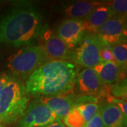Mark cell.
<instances>
[{
	"label": "cell",
	"instance_id": "cell-1",
	"mask_svg": "<svg viewBox=\"0 0 127 127\" xmlns=\"http://www.w3.org/2000/svg\"><path fill=\"white\" fill-rule=\"evenodd\" d=\"M78 74L72 62L50 60L28 78L25 87L28 95L35 97L66 94L73 91Z\"/></svg>",
	"mask_w": 127,
	"mask_h": 127
},
{
	"label": "cell",
	"instance_id": "cell-2",
	"mask_svg": "<svg viewBox=\"0 0 127 127\" xmlns=\"http://www.w3.org/2000/svg\"><path fill=\"white\" fill-rule=\"evenodd\" d=\"M42 27L40 11L32 6L16 7L0 21V43L16 47L30 45Z\"/></svg>",
	"mask_w": 127,
	"mask_h": 127
},
{
	"label": "cell",
	"instance_id": "cell-3",
	"mask_svg": "<svg viewBox=\"0 0 127 127\" xmlns=\"http://www.w3.org/2000/svg\"><path fill=\"white\" fill-rule=\"evenodd\" d=\"M29 102V95L21 78L11 76L0 97V122L12 124L25 113Z\"/></svg>",
	"mask_w": 127,
	"mask_h": 127
},
{
	"label": "cell",
	"instance_id": "cell-4",
	"mask_svg": "<svg viewBox=\"0 0 127 127\" xmlns=\"http://www.w3.org/2000/svg\"><path fill=\"white\" fill-rule=\"evenodd\" d=\"M48 61L41 45L27 46L9 57L7 67L14 77L26 78Z\"/></svg>",
	"mask_w": 127,
	"mask_h": 127
},
{
	"label": "cell",
	"instance_id": "cell-5",
	"mask_svg": "<svg viewBox=\"0 0 127 127\" xmlns=\"http://www.w3.org/2000/svg\"><path fill=\"white\" fill-rule=\"evenodd\" d=\"M104 45L96 34H87L81 42L72 50L70 59L76 65L94 68L101 62L100 52Z\"/></svg>",
	"mask_w": 127,
	"mask_h": 127
},
{
	"label": "cell",
	"instance_id": "cell-6",
	"mask_svg": "<svg viewBox=\"0 0 127 127\" xmlns=\"http://www.w3.org/2000/svg\"><path fill=\"white\" fill-rule=\"evenodd\" d=\"M58 117L40 99L32 101L18 120L16 127H42L54 122Z\"/></svg>",
	"mask_w": 127,
	"mask_h": 127
},
{
	"label": "cell",
	"instance_id": "cell-7",
	"mask_svg": "<svg viewBox=\"0 0 127 127\" xmlns=\"http://www.w3.org/2000/svg\"><path fill=\"white\" fill-rule=\"evenodd\" d=\"M39 36L42 40L41 45L43 47L49 59L62 61L70 59L72 50L68 48L55 32L43 26Z\"/></svg>",
	"mask_w": 127,
	"mask_h": 127
},
{
	"label": "cell",
	"instance_id": "cell-8",
	"mask_svg": "<svg viewBox=\"0 0 127 127\" xmlns=\"http://www.w3.org/2000/svg\"><path fill=\"white\" fill-rule=\"evenodd\" d=\"M55 33L71 50L76 47L87 35L83 20L72 18L62 21Z\"/></svg>",
	"mask_w": 127,
	"mask_h": 127
},
{
	"label": "cell",
	"instance_id": "cell-9",
	"mask_svg": "<svg viewBox=\"0 0 127 127\" xmlns=\"http://www.w3.org/2000/svg\"><path fill=\"white\" fill-rule=\"evenodd\" d=\"M95 34L99 37L103 42L109 45L126 42L127 18H111L100 26Z\"/></svg>",
	"mask_w": 127,
	"mask_h": 127
},
{
	"label": "cell",
	"instance_id": "cell-10",
	"mask_svg": "<svg viewBox=\"0 0 127 127\" xmlns=\"http://www.w3.org/2000/svg\"><path fill=\"white\" fill-rule=\"evenodd\" d=\"M103 85L93 68H86L78 73L74 86L75 93L79 96H100Z\"/></svg>",
	"mask_w": 127,
	"mask_h": 127
},
{
	"label": "cell",
	"instance_id": "cell-11",
	"mask_svg": "<svg viewBox=\"0 0 127 127\" xmlns=\"http://www.w3.org/2000/svg\"><path fill=\"white\" fill-rule=\"evenodd\" d=\"M39 99L61 120L68 114L73 107L76 97L75 94L69 93L54 96H42Z\"/></svg>",
	"mask_w": 127,
	"mask_h": 127
},
{
	"label": "cell",
	"instance_id": "cell-12",
	"mask_svg": "<svg viewBox=\"0 0 127 127\" xmlns=\"http://www.w3.org/2000/svg\"><path fill=\"white\" fill-rule=\"evenodd\" d=\"M99 112L104 127H124L127 119L117 105L103 101L99 104Z\"/></svg>",
	"mask_w": 127,
	"mask_h": 127
},
{
	"label": "cell",
	"instance_id": "cell-13",
	"mask_svg": "<svg viewBox=\"0 0 127 127\" xmlns=\"http://www.w3.org/2000/svg\"><path fill=\"white\" fill-rule=\"evenodd\" d=\"M101 83L104 86L114 85L124 78V72L115 62H100L94 68Z\"/></svg>",
	"mask_w": 127,
	"mask_h": 127
},
{
	"label": "cell",
	"instance_id": "cell-14",
	"mask_svg": "<svg viewBox=\"0 0 127 127\" xmlns=\"http://www.w3.org/2000/svg\"><path fill=\"white\" fill-rule=\"evenodd\" d=\"M108 2L109 1L105 4L97 7L83 20L87 34H95L100 26L113 17V13L108 6Z\"/></svg>",
	"mask_w": 127,
	"mask_h": 127
},
{
	"label": "cell",
	"instance_id": "cell-15",
	"mask_svg": "<svg viewBox=\"0 0 127 127\" xmlns=\"http://www.w3.org/2000/svg\"><path fill=\"white\" fill-rule=\"evenodd\" d=\"M107 1H78L66 5L63 12L72 19L83 20L97 7L105 4Z\"/></svg>",
	"mask_w": 127,
	"mask_h": 127
},
{
	"label": "cell",
	"instance_id": "cell-16",
	"mask_svg": "<svg viewBox=\"0 0 127 127\" xmlns=\"http://www.w3.org/2000/svg\"><path fill=\"white\" fill-rule=\"evenodd\" d=\"M73 106L77 107L86 122H88L99 112V99L94 96H79L76 97Z\"/></svg>",
	"mask_w": 127,
	"mask_h": 127
},
{
	"label": "cell",
	"instance_id": "cell-17",
	"mask_svg": "<svg viewBox=\"0 0 127 127\" xmlns=\"http://www.w3.org/2000/svg\"><path fill=\"white\" fill-rule=\"evenodd\" d=\"M109 49L112 52L115 63L122 69L126 71L127 66V43L121 42L113 45H109Z\"/></svg>",
	"mask_w": 127,
	"mask_h": 127
},
{
	"label": "cell",
	"instance_id": "cell-18",
	"mask_svg": "<svg viewBox=\"0 0 127 127\" xmlns=\"http://www.w3.org/2000/svg\"><path fill=\"white\" fill-rule=\"evenodd\" d=\"M63 119L64 124L68 127H83L86 123L80 111L75 106Z\"/></svg>",
	"mask_w": 127,
	"mask_h": 127
},
{
	"label": "cell",
	"instance_id": "cell-19",
	"mask_svg": "<svg viewBox=\"0 0 127 127\" xmlns=\"http://www.w3.org/2000/svg\"><path fill=\"white\" fill-rule=\"evenodd\" d=\"M109 95L114 97L127 100V80L126 78L121 80L118 83L108 86Z\"/></svg>",
	"mask_w": 127,
	"mask_h": 127
},
{
	"label": "cell",
	"instance_id": "cell-20",
	"mask_svg": "<svg viewBox=\"0 0 127 127\" xmlns=\"http://www.w3.org/2000/svg\"><path fill=\"white\" fill-rule=\"evenodd\" d=\"M108 6L113 13V17L127 18V0H114L108 2Z\"/></svg>",
	"mask_w": 127,
	"mask_h": 127
},
{
	"label": "cell",
	"instance_id": "cell-21",
	"mask_svg": "<svg viewBox=\"0 0 127 127\" xmlns=\"http://www.w3.org/2000/svg\"><path fill=\"white\" fill-rule=\"evenodd\" d=\"M107 102H108L109 103H112L117 105L120 110L122 111V112L124 114V115L127 117V100H121V99H118L116 97H114L111 95H107Z\"/></svg>",
	"mask_w": 127,
	"mask_h": 127
},
{
	"label": "cell",
	"instance_id": "cell-22",
	"mask_svg": "<svg viewBox=\"0 0 127 127\" xmlns=\"http://www.w3.org/2000/svg\"><path fill=\"white\" fill-rule=\"evenodd\" d=\"M100 58L101 62H115L114 57L112 52L109 49V45L105 44L100 50Z\"/></svg>",
	"mask_w": 127,
	"mask_h": 127
},
{
	"label": "cell",
	"instance_id": "cell-23",
	"mask_svg": "<svg viewBox=\"0 0 127 127\" xmlns=\"http://www.w3.org/2000/svg\"><path fill=\"white\" fill-rule=\"evenodd\" d=\"M83 127H104L102 119L100 117V112H98L90 121L86 123Z\"/></svg>",
	"mask_w": 127,
	"mask_h": 127
},
{
	"label": "cell",
	"instance_id": "cell-24",
	"mask_svg": "<svg viewBox=\"0 0 127 127\" xmlns=\"http://www.w3.org/2000/svg\"><path fill=\"white\" fill-rule=\"evenodd\" d=\"M10 77H11V76L6 73H0V97H1L2 91L4 90V88L6 86V84L7 83V82L9 81Z\"/></svg>",
	"mask_w": 127,
	"mask_h": 127
},
{
	"label": "cell",
	"instance_id": "cell-25",
	"mask_svg": "<svg viewBox=\"0 0 127 127\" xmlns=\"http://www.w3.org/2000/svg\"><path fill=\"white\" fill-rule=\"evenodd\" d=\"M42 127H65V126H64L63 123L61 122V120L59 119H58L56 121H55L54 122L51 123L50 124Z\"/></svg>",
	"mask_w": 127,
	"mask_h": 127
},
{
	"label": "cell",
	"instance_id": "cell-26",
	"mask_svg": "<svg viewBox=\"0 0 127 127\" xmlns=\"http://www.w3.org/2000/svg\"><path fill=\"white\" fill-rule=\"evenodd\" d=\"M0 127H3V126H2L1 124H0Z\"/></svg>",
	"mask_w": 127,
	"mask_h": 127
}]
</instances>
